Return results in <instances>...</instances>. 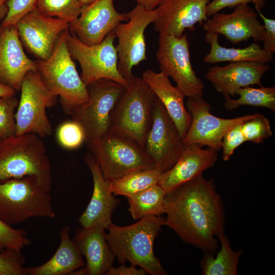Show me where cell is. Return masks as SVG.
Returning a JSON list of instances; mask_svg holds the SVG:
<instances>
[{"instance_id": "1", "label": "cell", "mask_w": 275, "mask_h": 275, "mask_svg": "<svg viewBox=\"0 0 275 275\" xmlns=\"http://www.w3.org/2000/svg\"><path fill=\"white\" fill-rule=\"evenodd\" d=\"M164 225L184 242L203 252H216L225 234V214L213 179L203 175L166 193Z\"/></svg>"}, {"instance_id": "2", "label": "cell", "mask_w": 275, "mask_h": 275, "mask_svg": "<svg viewBox=\"0 0 275 275\" xmlns=\"http://www.w3.org/2000/svg\"><path fill=\"white\" fill-rule=\"evenodd\" d=\"M164 223V217L155 215L144 217L124 227L112 223L106 228L107 242L120 263L128 261L151 275L166 274L153 251L155 239Z\"/></svg>"}, {"instance_id": "3", "label": "cell", "mask_w": 275, "mask_h": 275, "mask_svg": "<svg viewBox=\"0 0 275 275\" xmlns=\"http://www.w3.org/2000/svg\"><path fill=\"white\" fill-rule=\"evenodd\" d=\"M28 176L50 191L51 167L42 138L30 133L0 140V183Z\"/></svg>"}, {"instance_id": "4", "label": "cell", "mask_w": 275, "mask_h": 275, "mask_svg": "<svg viewBox=\"0 0 275 275\" xmlns=\"http://www.w3.org/2000/svg\"><path fill=\"white\" fill-rule=\"evenodd\" d=\"M156 99L143 78L134 76L112 112L109 132L135 141L144 150Z\"/></svg>"}, {"instance_id": "5", "label": "cell", "mask_w": 275, "mask_h": 275, "mask_svg": "<svg viewBox=\"0 0 275 275\" xmlns=\"http://www.w3.org/2000/svg\"><path fill=\"white\" fill-rule=\"evenodd\" d=\"M49 191L34 176L0 183V219L12 226L32 217L54 218Z\"/></svg>"}, {"instance_id": "6", "label": "cell", "mask_w": 275, "mask_h": 275, "mask_svg": "<svg viewBox=\"0 0 275 275\" xmlns=\"http://www.w3.org/2000/svg\"><path fill=\"white\" fill-rule=\"evenodd\" d=\"M68 29L59 37L49 58L36 62L42 81L51 92L60 97L61 104L76 106L87 102L89 94L67 46Z\"/></svg>"}, {"instance_id": "7", "label": "cell", "mask_w": 275, "mask_h": 275, "mask_svg": "<svg viewBox=\"0 0 275 275\" xmlns=\"http://www.w3.org/2000/svg\"><path fill=\"white\" fill-rule=\"evenodd\" d=\"M126 88L115 81L101 79L88 87L89 98L86 103L62 104L65 112L82 128L88 144L109 132L112 112Z\"/></svg>"}, {"instance_id": "8", "label": "cell", "mask_w": 275, "mask_h": 275, "mask_svg": "<svg viewBox=\"0 0 275 275\" xmlns=\"http://www.w3.org/2000/svg\"><path fill=\"white\" fill-rule=\"evenodd\" d=\"M104 179L111 181L130 173L155 167L135 141L111 132L88 144Z\"/></svg>"}, {"instance_id": "9", "label": "cell", "mask_w": 275, "mask_h": 275, "mask_svg": "<svg viewBox=\"0 0 275 275\" xmlns=\"http://www.w3.org/2000/svg\"><path fill=\"white\" fill-rule=\"evenodd\" d=\"M15 113V135L35 134L41 138L52 133L46 109L54 105L58 96L42 81L38 72L30 71L24 77Z\"/></svg>"}, {"instance_id": "10", "label": "cell", "mask_w": 275, "mask_h": 275, "mask_svg": "<svg viewBox=\"0 0 275 275\" xmlns=\"http://www.w3.org/2000/svg\"><path fill=\"white\" fill-rule=\"evenodd\" d=\"M66 39L72 58L80 66V77L87 87L101 79H110L125 87L128 85L118 70L114 31L100 43L93 46L84 44L70 33L69 29L66 32Z\"/></svg>"}, {"instance_id": "11", "label": "cell", "mask_w": 275, "mask_h": 275, "mask_svg": "<svg viewBox=\"0 0 275 275\" xmlns=\"http://www.w3.org/2000/svg\"><path fill=\"white\" fill-rule=\"evenodd\" d=\"M156 56L160 71L173 79L185 97H202L204 85L193 68L186 34L180 37L159 34Z\"/></svg>"}, {"instance_id": "12", "label": "cell", "mask_w": 275, "mask_h": 275, "mask_svg": "<svg viewBox=\"0 0 275 275\" xmlns=\"http://www.w3.org/2000/svg\"><path fill=\"white\" fill-rule=\"evenodd\" d=\"M127 16L128 20L118 24L114 32L118 40L116 47L118 70L129 84L134 77L133 67L147 59L144 33L155 20L156 10H148L136 4Z\"/></svg>"}, {"instance_id": "13", "label": "cell", "mask_w": 275, "mask_h": 275, "mask_svg": "<svg viewBox=\"0 0 275 275\" xmlns=\"http://www.w3.org/2000/svg\"><path fill=\"white\" fill-rule=\"evenodd\" d=\"M185 104L191 121L184 136V145L197 144L218 151L225 134L234 126L261 114L255 113L231 119L222 118L210 113L209 103L202 97L187 98Z\"/></svg>"}, {"instance_id": "14", "label": "cell", "mask_w": 275, "mask_h": 275, "mask_svg": "<svg viewBox=\"0 0 275 275\" xmlns=\"http://www.w3.org/2000/svg\"><path fill=\"white\" fill-rule=\"evenodd\" d=\"M184 146L175 124L157 98L152 124L145 140V151L155 167L163 173L175 163Z\"/></svg>"}, {"instance_id": "15", "label": "cell", "mask_w": 275, "mask_h": 275, "mask_svg": "<svg viewBox=\"0 0 275 275\" xmlns=\"http://www.w3.org/2000/svg\"><path fill=\"white\" fill-rule=\"evenodd\" d=\"M69 23L41 14L36 8L26 14L15 25L21 43L37 60L51 56L60 36Z\"/></svg>"}, {"instance_id": "16", "label": "cell", "mask_w": 275, "mask_h": 275, "mask_svg": "<svg viewBox=\"0 0 275 275\" xmlns=\"http://www.w3.org/2000/svg\"><path fill=\"white\" fill-rule=\"evenodd\" d=\"M128 20L116 9L114 0H96L82 6L78 17L69 24L70 33L88 46L100 43L117 25Z\"/></svg>"}, {"instance_id": "17", "label": "cell", "mask_w": 275, "mask_h": 275, "mask_svg": "<svg viewBox=\"0 0 275 275\" xmlns=\"http://www.w3.org/2000/svg\"><path fill=\"white\" fill-rule=\"evenodd\" d=\"M206 0H163L156 8L153 23L159 34L180 37L185 30L193 31L195 25L208 19Z\"/></svg>"}, {"instance_id": "18", "label": "cell", "mask_w": 275, "mask_h": 275, "mask_svg": "<svg viewBox=\"0 0 275 275\" xmlns=\"http://www.w3.org/2000/svg\"><path fill=\"white\" fill-rule=\"evenodd\" d=\"M203 28L206 33L224 36L233 44L253 38L262 41L264 27L258 19V14L248 4L235 7L230 14H214L204 22Z\"/></svg>"}, {"instance_id": "19", "label": "cell", "mask_w": 275, "mask_h": 275, "mask_svg": "<svg viewBox=\"0 0 275 275\" xmlns=\"http://www.w3.org/2000/svg\"><path fill=\"white\" fill-rule=\"evenodd\" d=\"M37 70V63L25 54L15 26L0 28V82L20 91L25 74Z\"/></svg>"}, {"instance_id": "20", "label": "cell", "mask_w": 275, "mask_h": 275, "mask_svg": "<svg viewBox=\"0 0 275 275\" xmlns=\"http://www.w3.org/2000/svg\"><path fill=\"white\" fill-rule=\"evenodd\" d=\"M217 151L197 144L185 145L183 150L173 166L162 173L158 184L167 193L202 175L213 167L217 159Z\"/></svg>"}, {"instance_id": "21", "label": "cell", "mask_w": 275, "mask_h": 275, "mask_svg": "<svg viewBox=\"0 0 275 275\" xmlns=\"http://www.w3.org/2000/svg\"><path fill=\"white\" fill-rule=\"evenodd\" d=\"M270 68L268 64L233 62L225 66L211 67L205 77L214 89L224 97H234L241 88L255 85L262 86L261 78Z\"/></svg>"}, {"instance_id": "22", "label": "cell", "mask_w": 275, "mask_h": 275, "mask_svg": "<svg viewBox=\"0 0 275 275\" xmlns=\"http://www.w3.org/2000/svg\"><path fill=\"white\" fill-rule=\"evenodd\" d=\"M84 160L92 176L93 191L91 200L78 222L82 228L102 226L106 229L112 223V215L119 204V201L111 192L108 182L104 179L92 155L87 154Z\"/></svg>"}, {"instance_id": "23", "label": "cell", "mask_w": 275, "mask_h": 275, "mask_svg": "<svg viewBox=\"0 0 275 275\" xmlns=\"http://www.w3.org/2000/svg\"><path fill=\"white\" fill-rule=\"evenodd\" d=\"M142 78L163 105L183 138L191 121V116L185 107V96L172 85L169 77L161 71L146 70Z\"/></svg>"}, {"instance_id": "24", "label": "cell", "mask_w": 275, "mask_h": 275, "mask_svg": "<svg viewBox=\"0 0 275 275\" xmlns=\"http://www.w3.org/2000/svg\"><path fill=\"white\" fill-rule=\"evenodd\" d=\"M105 229L102 226H95L75 232L73 240L86 259V274H105L113 266L115 257L107 242Z\"/></svg>"}, {"instance_id": "25", "label": "cell", "mask_w": 275, "mask_h": 275, "mask_svg": "<svg viewBox=\"0 0 275 275\" xmlns=\"http://www.w3.org/2000/svg\"><path fill=\"white\" fill-rule=\"evenodd\" d=\"M70 227L65 226L59 233L60 245L53 256L45 263L26 267L27 275H66L82 267L85 263L77 244L69 236Z\"/></svg>"}, {"instance_id": "26", "label": "cell", "mask_w": 275, "mask_h": 275, "mask_svg": "<svg viewBox=\"0 0 275 275\" xmlns=\"http://www.w3.org/2000/svg\"><path fill=\"white\" fill-rule=\"evenodd\" d=\"M218 36L215 34L206 33L205 41L210 46L209 52L203 58L206 64L223 62L268 64L273 59V53L262 48L257 43H253L243 48H227L219 44Z\"/></svg>"}, {"instance_id": "27", "label": "cell", "mask_w": 275, "mask_h": 275, "mask_svg": "<svg viewBox=\"0 0 275 275\" xmlns=\"http://www.w3.org/2000/svg\"><path fill=\"white\" fill-rule=\"evenodd\" d=\"M218 239L220 248L215 256L213 253L204 252L200 261L202 274L237 275L242 250L234 251L225 234Z\"/></svg>"}, {"instance_id": "28", "label": "cell", "mask_w": 275, "mask_h": 275, "mask_svg": "<svg viewBox=\"0 0 275 275\" xmlns=\"http://www.w3.org/2000/svg\"><path fill=\"white\" fill-rule=\"evenodd\" d=\"M166 192L158 184L151 186L129 197V211L134 220L150 215L164 214Z\"/></svg>"}, {"instance_id": "29", "label": "cell", "mask_w": 275, "mask_h": 275, "mask_svg": "<svg viewBox=\"0 0 275 275\" xmlns=\"http://www.w3.org/2000/svg\"><path fill=\"white\" fill-rule=\"evenodd\" d=\"M162 172L153 167L133 172L108 182L115 195L129 197L151 186L157 184Z\"/></svg>"}, {"instance_id": "30", "label": "cell", "mask_w": 275, "mask_h": 275, "mask_svg": "<svg viewBox=\"0 0 275 275\" xmlns=\"http://www.w3.org/2000/svg\"><path fill=\"white\" fill-rule=\"evenodd\" d=\"M238 99L230 96L224 97V107L228 111H232L241 106L266 107L275 112V87H260L254 88L250 86L241 88L236 92Z\"/></svg>"}, {"instance_id": "31", "label": "cell", "mask_w": 275, "mask_h": 275, "mask_svg": "<svg viewBox=\"0 0 275 275\" xmlns=\"http://www.w3.org/2000/svg\"><path fill=\"white\" fill-rule=\"evenodd\" d=\"M81 7L78 0H37L36 8L44 15L70 23L78 17Z\"/></svg>"}, {"instance_id": "32", "label": "cell", "mask_w": 275, "mask_h": 275, "mask_svg": "<svg viewBox=\"0 0 275 275\" xmlns=\"http://www.w3.org/2000/svg\"><path fill=\"white\" fill-rule=\"evenodd\" d=\"M18 101L15 95L0 98V140L15 135Z\"/></svg>"}, {"instance_id": "33", "label": "cell", "mask_w": 275, "mask_h": 275, "mask_svg": "<svg viewBox=\"0 0 275 275\" xmlns=\"http://www.w3.org/2000/svg\"><path fill=\"white\" fill-rule=\"evenodd\" d=\"M240 126L246 142L260 144L272 135L269 121L262 114L243 122Z\"/></svg>"}, {"instance_id": "34", "label": "cell", "mask_w": 275, "mask_h": 275, "mask_svg": "<svg viewBox=\"0 0 275 275\" xmlns=\"http://www.w3.org/2000/svg\"><path fill=\"white\" fill-rule=\"evenodd\" d=\"M30 244L25 231L14 229L0 219V252L8 249L21 251Z\"/></svg>"}, {"instance_id": "35", "label": "cell", "mask_w": 275, "mask_h": 275, "mask_svg": "<svg viewBox=\"0 0 275 275\" xmlns=\"http://www.w3.org/2000/svg\"><path fill=\"white\" fill-rule=\"evenodd\" d=\"M25 262L21 251L4 250L0 252V275H27Z\"/></svg>"}, {"instance_id": "36", "label": "cell", "mask_w": 275, "mask_h": 275, "mask_svg": "<svg viewBox=\"0 0 275 275\" xmlns=\"http://www.w3.org/2000/svg\"><path fill=\"white\" fill-rule=\"evenodd\" d=\"M57 137L60 144L69 149L78 147L85 141V134L82 128L74 120L61 125L58 130Z\"/></svg>"}, {"instance_id": "37", "label": "cell", "mask_w": 275, "mask_h": 275, "mask_svg": "<svg viewBox=\"0 0 275 275\" xmlns=\"http://www.w3.org/2000/svg\"><path fill=\"white\" fill-rule=\"evenodd\" d=\"M37 0H8V12L0 28L15 26L26 14L36 8Z\"/></svg>"}, {"instance_id": "38", "label": "cell", "mask_w": 275, "mask_h": 275, "mask_svg": "<svg viewBox=\"0 0 275 275\" xmlns=\"http://www.w3.org/2000/svg\"><path fill=\"white\" fill-rule=\"evenodd\" d=\"M241 124L234 126L223 138L221 149H223V159L225 161L229 160L234 150L246 142L241 132Z\"/></svg>"}, {"instance_id": "39", "label": "cell", "mask_w": 275, "mask_h": 275, "mask_svg": "<svg viewBox=\"0 0 275 275\" xmlns=\"http://www.w3.org/2000/svg\"><path fill=\"white\" fill-rule=\"evenodd\" d=\"M253 3L256 11H261L265 5L266 0H212L206 6V15L210 17L226 8H233L243 4Z\"/></svg>"}, {"instance_id": "40", "label": "cell", "mask_w": 275, "mask_h": 275, "mask_svg": "<svg viewBox=\"0 0 275 275\" xmlns=\"http://www.w3.org/2000/svg\"><path fill=\"white\" fill-rule=\"evenodd\" d=\"M258 14L263 21L264 27L263 48L271 53L275 52V20L267 18L261 11H257Z\"/></svg>"}, {"instance_id": "41", "label": "cell", "mask_w": 275, "mask_h": 275, "mask_svg": "<svg viewBox=\"0 0 275 275\" xmlns=\"http://www.w3.org/2000/svg\"><path fill=\"white\" fill-rule=\"evenodd\" d=\"M146 272L142 268L138 269L131 265L127 267L124 265L118 267H111L107 270L106 275H145Z\"/></svg>"}, {"instance_id": "42", "label": "cell", "mask_w": 275, "mask_h": 275, "mask_svg": "<svg viewBox=\"0 0 275 275\" xmlns=\"http://www.w3.org/2000/svg\"><path fill=\"white\" fill-rule=\"evenodd\" d=\"M163 0H135L137 4L148 10L156 9Z\"/></svg>"}, {"instance_id": "43", "label": "cell", "mask_w": 275, "mask_h": 275, "mask_svg": "<svg viewBox=\"0 0 275 275\" xmlns=\"http://www.w3.org/2000/svg\"><path fill=\"white\" fill-rule=\"evenodd\" d=\"M16 91L0 82V98L15 95Z\"/></svg>"}, {"instance_id": "44", "label": "cell", "mask_w": 275, "mask_h": 275, "mask_svg": "<svg viewBox=\"0 0 275 275\" xmlns=\"http://www.w3.org/2000/svg\"><path fill=\"white\" fill-rule=\"evenodd\" d=\"M8 0H0V19L3 20L8 12L7 2Z\"/></svg>"}, {"instance_id": "45", "label": "cell", "mask_w": 275, "mask_h": 275, "mask_svg": "<svg viewBox=\"0 0 275 275\" xmlns=\"http://www.w3.org/2000/svg\"><path fill=\"white\" fill-rule=\"evenodd\" d=\"M78 1L82 6L90 5L93 3V2H94L96 0H78Z\"/></svg>"}, {"instance_id": "46", "label": "cell", "mask_w": 275, "mask_h": 275, "mask_svg": "<svg viewBox=\"0 0 275 275\" xmlns=\"http://www.w3.org/2000/svg\"><path fill=\"white\" fill-rule=\"evenodd\" d=\"M206 1H209L210 0H206Z\"/></svg>"}, {"instance_id": "47", "label": "cell", "mask_w": 275, "mask_h": 275, "mask_svg": "<svg viewBox=\"0 0 275 275\" xmlns=\"http://www.w3.org/2000/svg\"><path fill=\"white\" fill-rule=\"evenodd\" d=\"M1 20L0 19V21H1Z\"/></svg>"}]
</instances>
